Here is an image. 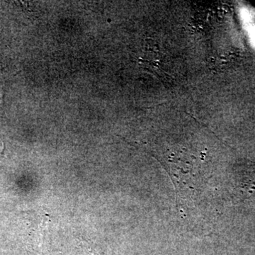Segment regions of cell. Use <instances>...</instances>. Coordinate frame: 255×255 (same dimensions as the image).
<instances>
[{
	"mask_svg": "<svg viewBox=\"0 0 255 255\" xmlns=\"http://www.w3.org/2000/svg\"><path fill=\"white\" fill-rule=\"evenodd\" d=\"M79 246L81 248L84 255H105L100 250L97 249L96 246L89 243L88 241H80Z\"/></svg>",
	"mask_w": 255,
	"mask_h": 255,
	"instance_id": "6da1fadb",
	"label": "cell"
}]
</instances>
